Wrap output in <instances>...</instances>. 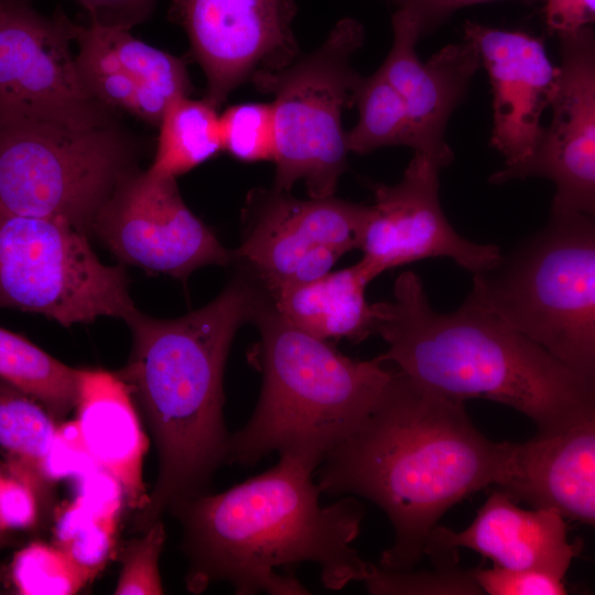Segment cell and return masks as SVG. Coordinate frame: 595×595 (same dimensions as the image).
Here are the masks:
<instances>
[{
	"label": "cell",
	"mask_w": 595,
	"mask_h": 595,
	"mask_svg": "<svg viewBox=\"0 0 595 595\" xmlns=\"http://www.w3.org/2000/svg\"><path fill=\"white\" fill-rule=\"evenodd\" d=\"M464 402L396 369L369 414L316 468L322 494L357 495L387 515L394 536L381 567L413 569L441 517L500 479L510 442L487 439Z\"/></svg>",
	"instance_id": "1"
},
{
	"label": "cell",
	"mask_w": 595,
	"mask_h": 595,
	"mask_svg": "<svg viewBox=\"0 0 595 595\" xmlns=\"http://www.w3.org/2000/svg\"><path fill=\"white\" fill-rule=\"evenodd\" d=\"M315 470L280 455L264 473L175 508L190 559L188 588L201 592L224 581L239 595H305L291 570L306 562L318 565L328 589L363 582L370 563L351 544L365 508L349 496L322 505Z\"/></svg>",
	"instance_id": "2"
},
{
	"label": "cell",
	"mask_w": 595,
	"mask_h": 595,
	"mask_svg": "<svg viewBox=\"0 0 595 595\" xmlns=\"http://www.w3.org/2000/svg\"><path fill=\"white\" fill-rule=\"evenodd\" d=\"M208 304L172 320L137 309L128 365L118 375L137 396L159 453V476L142 509L148 528L167 510L204 494L226 462L223 379L232 339L250 323L262 288L244 269Z\"/></svg>",
	"instance_id": "3"
},
{
	"label": "cell",
	"mask_w": 595,
	"mask_h": 595,
	"mask_svg": "<svg viewBox=\"0 0 595 595\" xmlns=\"http://www.w3.org/2000/svg\"><path fill=\"white\" fill-rule=\"evenodd\" d=\"M379 355L416 383L465 401L510 407L547 432L595 414L587 378L501 322L469 295L453 312L435 311L421 279L405 271L392 298L371 304Z\"/></svg>",
	"instance_id": "4"
},
{
	"label": "cell",
	"mask_w": 595,
	"mask_h": 595,
	"mask_svg": "<svg viewBox=\"0 0 595 595\" xmlns=\"http://www.w3.org/2000/svg\"><path fill=\"white\" fill-rule=\"evenodd\" d=\"M250 323L260 335L252 359L262 387L249 421L229 435L226 462L251 466L278 452L316 469L369 414L393 370L293 326L264 291Z\"/></svg>",
	"instance_id": "5"
},
{
	"label": "cell",
	"mask_w": 595,
	"mask_h": 595,
	"mask_svg": "<svg viewBox=\"0 0 595 595\" xmlns=\"http://www.w3.org/2000/svg\"><path fill=\"white\" fill-rule=\"evenodd\" d=\"M469 296L574 371L595 379L594 216L550 214L543 228L473 274Z\"/></svg>",
	"instance_id": "6"
},
{
	"label": "cell",
	"mask_w": 595,
	"mask_h": 595,
	"mask_svg": "<svg viewBox=\"0 0 595 595\" xmlns=\"http://www.w3.org/2000/svg\"><path fill=\"white\" fill-rule=\"evenodd\" d=\"M364 40L363 24L344 18L309 55L251 78L260 91L273 95L277 151L272 187L290 192L302 181L310 197L334 195L347 169L343 111L355 105L361 77L351 57Z\"/></svg>",
	"instance_id": "7"
},
{
	"label": "cell",
	"mask_w": 595,
	"mask_h": 595,
	"mask_svg": "<svg viewBox=\"0 0 595 595\" xmlns=\"http://www.w3.org/2000/svg\"><path fill=\"white\" fill-rule=\"evenodd\" d=\"M132 154L115 123L0 129V212L64 220L87 234L117 186L134 171Z\"/></svg>",
	"instance_id": "8"
},
{
	"label": "cell",
	"mask_w": 595,
	"mask_h": 595,
	"mask_svg": "<svg viewBox=\"0 0 595 595\" xmlns=\"http://www.w3.org/2000/svg\"><path fill=\"white\" fill-rule=\"evenodd\" d=\"M0 309L42 314L63 326L136 310L120 266L100 262L87 235L53 218L0 212Z\"/></svg>",
	"instance_id": "9"
},
{
	"label": "cell",
	"mask_w": 595,
	"mask_h": 595,
	"mask_svg": "<svg viewBox=\"0 0 595 595\" xmlns=\"http://www.w3.org/2000/svg\"><path fill=\"white\" fill-rule=\"evenodd\" d=\"M74 26L62 10L46 17L30 0H0V129L115 123L79 77Z\"/></svg>",
	"instance_id": "10"
},
{
	"label": "cell",
	"mask_w": 595,
	"mask_h": 595,
	"mask_svg": "<svg viewBox=\"0 0 595 595\" xmlns=\"http://www.w3.org/2000/svg\"><path fill=\"white\" fill-rule=\"evenodd\" d=\"M370 206L327 197L255 188L241 214V241L232 251L267 294L316 280L346 252L359 248Z\"/></svg>",
	"instance_id": "11"
},
{
	"label": "cell",
	"mask_w": 595,
	"mask_h": 595,
	"mask_svg": "<svg viewBox=\"0 0 595 595\" xmlns=\"http://www.w3.org/2000/svg\"><path fill=\"white\" fill-rule=\"evenodd\" d=\"M90 231L121 262L181 281L202 267L234 261L232 251L187 207L176 178L147 170L122 180Z\"/></svg>",
	"instance_id": "12"
},
{
	"label": "cell",
	"mask_w": 595,
	"mask_h": 595,
	"mask_svg": "<svg viewBox=\"0 0 595 595\" xmlns=\"http://www.w3.org/2000/svg\"><path fill=\"white\" fill-rule=\"evenodd\" d=\"M171 15L185 30L217 109L258 73L277 72L299 54L294 0H172Z\"/></svg>",
	"instance_id": "13"
},
{
	"label": "cell",
	"mask_w": 595,
	"mask_h": 595,
	"mask_svg": "<svg viewBox=\"0 0 595 595\" xmlns=\"http://www.w3.org/2000/svg\"><path fill=\"white\" fill-rule=\"evenodd\" d=\"M552 119L531 155L494 173L504 184L532 176L555 185L551 214H595V39L591 28L560 35Z\"/></svg>",
	"instance_id": "14"
},
{
	"label": "cell",
	"mask_w": 595,
	"mask_h": 595,
	"mask_svg": "<svg viewBox=\"0 0 595 595\" xmlns=\"http://www.w3.org/2000/svg\"><path fill=\"white\" fill-rule=\"evenodd\" d=\"M440 170L428 155L414 152L397 184L374 185L375 202L358 248L364 255L357 262L368 282L426 258H451L473 274L499 259L498 246L470 241L452 227L439 197Z\"/></svg>",
	"instance_id": "15"
},
{
	"label": "cell",
	"mask_w": 595,
	"mask_h": 595,
	"mask_svg": "<svg viewBox=\"0 0 595 595\" xmlns=\"http://www.w3.org/2000/svg\"><path fill=\"white\" fill-rule=\"evenodd\" d=\"M464 34L491 85L490 145L505 156L507 166L519 164L542 136L541 117L550 107L560 68L551 63L543 41L526 32L466 21Z\"/></svg>",
	"instance_id": "16"
},
{
	"label": "cell",
	"mask_w": 595,
	"mask_h": 595,
	"mask_svg": "<svg viewBox=\"0 0 595 595\" xmlns=\"http://www.w3.org/2000/svg\"><path fill=\"white\" fill-rule=\"evenodd\" d=\"M393 42L379 71L402 97L414 152L428 155L440 169L453 160L445 141L448 119L480 64L467 40L448 44L421 63L415 44L421 36L416 19L397 9L391 20Z\"/></svg>",
	"instance_id": "17"
},
{
	"label": "cell",
	"mask_w": 595,
	"mask_h": 595,
	"mask_svg": "<svg viewBox=\"0 0 595 595\" xmlns=\"http://www.w3.org/2000/svg\"><path fill=\"white\" fill-rule=\"evenodd\" d=\"M497 489L515 502L595 522V414L510 443Z\"/></svg>",
	"instance_id": "18"
},
{
	"label": "cell",
	"mask_w": 595,
	"mask_h": 595,
	"mask_svg": "<svg viewBox=\"0 0 595 595\" xmlns=\"http://www.w3.org/2000/svg\"><path fill=\"white\" fill-rule=\"evenodd\" d=\"M581 544L569 542L565 519L551 509H523L495 489L462 531L435 526L424 555L473 550L508 570H536L565 578Z\"/></svg>",
	"instance_id": "19"
},
{
	"label": "cell",
	"mask_w": 595,
	"mask_h": 595,
	"mask_svg": "<svg viewBox=\"0 0 595 595\" xmlns=\"http://www.w3.org/2000/svg\"><path fill=\"white\" fill-rule=\"evenodd\" d=\"M75 407L74 421L91 459L119 482L132 507L143 509L149 498L142 482L148 439L128 385L118 372L77 369Z\"/></svg>",
	"instance_id": "20"
},
{
	"label": "cell",
	"mask_w": 595,
	"mask_h": 595,
	"mask_svg": "<svg viewBox=\"0 0 595 595\" xmlns=\"http://www.w3.org/2000/svg\"><path fill=\"white\" fill-rule=\"evenodd\" d=\"M368 283L356 263L310 282L281 288L268 296L299 329L325 340L346 338L360 343L375 333L371 304L365 298Z\"/></svg>",
	"instance_id": "21"
},
{
	"label": "cell",
	"mask_w": 595,
	"mask_h": 595,
	"mask_svg": "<svg viewBox=\"0 0 595 595\" xmlns=\"http://www.w3.org/2000/svg\"><path fill=\"white\" fill-rule=\"evenodd\" d=\"M95 21L138 89L134 116L158 126L169 106L191 93L185 62L134 37L128 26Z\"/></svg>",
	"instance_id": "22"
},
{
	"label": "cell",
	"mask_w": 595,
	"mask_h": 595,
	"mask_svg": "<svg viewBox=\"0 0 595 595\" xmlns=\"http://www.w3.org/2000/svg\"><path fill=\"white\" fill-rule=\"evenodd\" d=\"M149 173L161 177L185 174L223 151L218 109L190 96L172 102L161 118Z\"/></svg>",
	"instance_id": "23"
},
{
	"label": "cell",
	"mask_w": 595,
	"mask_h": 595,
	"mask_svg": "<svg viewBox=\"0 0 595 595\" xmlns=\"http://www.w3.org/2000/svg\"><path fill=\"white\" fill-rule=\"evenodd\" d=\"M0 379L36 400L52 416H63L76 404L77 369L2 327Z\"/></svg>",
	"instance_id": "24"
},
{
	"label": "cell",
	"mask_w": 595,
	"mask_h": 595,
	"mask_svg": "<svg viewBox=\"0 0 595 595\" xmlns=\"http://www.w3.org/2000/svg\"><path fill=\"white\" fill-rule=\"evenodd\" d=\"M56 433L52 415L41 403L0 379V451L10 473L40 489L41 466Z\"/></svg>",
	"instance_id": "25"
},
{
	"label": "cell",
	"mask_w": 595,
	"mask_h": 595,
	"mask_svg": "<svg viewBox=\"0 0 595 595\" xmlns=\"http://www.w3.org/2000/svg\"><path fill=\"white\" fill-rule=\"evenodd\" d=\"M355 105L358 121L345 132L348 152L366 154L383 147H410V123L404 101L379 69L368 77H360Z\"/></svg>",
	"instance_id": "26"
},
{
	"label": "cell",
	"mask_w": 595,
	"mask_h": 595,
	"mask_svg": "<svg viewBox=\"0 0 595 595\" xmlns=\"http://www.w3.org/2000/svg\"><path fill=\"white\" fill-rule=\"evenodd\" d=\"M433 569L388 570L370 563L363 581L375 595H480L474 570L459 566L458 551L432 559Z\"/></svg>",
	"instance_id": "27"
},
{
	"label": "cell",
	"mask_w": 595,
	"mask_h": 595,
	"mask_svg": "<svg viewBox=\"0 0 595 595\" xmlns=\"http://www.w3.org/2000/svg\"><path fill=\"white\" fill-rule=\"evenodd\" d=\"M119 515L98 513L75 498L57 515L56 545L91 580L107 563Z\"/></svg>",
	"instance_id": "28"
},
{
	"label": "cell",
	"mask_w": 595,
	"mask_h": 595,
	"mask_svg": "<svg viewBox=\"0 0 595 595\" xmlns=\"http://www.w3.org/2000/svg\"><path fill=\"white\" fill-rule=\"evenodd\" d=\"M10 576L22 595H71L90 581L57 545L39 541L14 554Z\"/></svg>",
	"instance_id": "29"
},
{
	"label": "cell",
	"mask_w": 595,
	"mask_h": 595,
	"mask_svg": "<svg viewBox=\"0 0 595 595\" xmlns=\"http://www.w3.org/2000/svg\"><path fill=\"white\" fill-rule=\"evenodd\" d=\"M223 151L245 162L274 161L277 132L272 104L246 102L219 115Z\"/></svg>",
	"instance_id": "30"
},
{
	"label": "cell",
	"mask_w": 595,
	"mask_h": 595,
	"mask_svg": "<svg viewBox=\"0 0 595 595\" xmlns=\"http://www.w3.org/2000/svg\"><path fill=\"white\" fill-rule=\"evenodd\" d=\"M164 541L165 530L160 519L145 529L142 538L129 545L123 556L115 594L159 595L164 593L159 571V558Z\"/></svg>",
	"instance_id": "31"
},
{
	"label": "cell",
	"mask_w": 595,
	"mask_h": 595,
	"mask_svg": "<svg viewBox=\"0 0 595 595\" xmlns=\"http://www.w3.org/2000/svg\"><path fill=\"white\" fill-rule=\"evenodd\" d=\"M474 577L484 594L489 595H564V578L536 570H508L494 565L475 569Z\"/></svg>",
	"instance_id": "32"
},
{
	"label": "cell",
	"mask_w": 595,
	"mask_h": 595,
	"mask_svg": "<svg viewBox=\"0 0 595 595\" xmlns=\"http://www.w3.org/2000/svg\"><path fill=\"white\" fill-rule=\"evenodd\" d=\"M98 467L86 451L75 421L57 428L54 442L41 466L43 480L78 477Z\"/></svg>",
	"instance_id": "33"
},
{
	"label": "cell",
	"mask_w": 595,
	"mask_h": 595,
	"mask_svg": "<svg viewBox=\"0 0 595 595\" xmlns=\"http://www.w3.org/2000/svg\"><path fill=\"white\" fill-rule=\"evenodd\" d=\"M39 489L7 470L0 478V524L4 530H26L37 521Z\"/></svg>",
	"instance_id": "34"
},
{
	"label": "cell",
	"mask_w": 595,
	"mask_h": 595,
	"mask_svg": "<svg viewBox=\"0 0 595 595\" xmlns=\"http://www.w3.org/2000/svg\"><path fill=\"white\" fill-rule=\"evenodd\" d=\"M548 30L560 35L591 28L595 21V0H543Z\"/></svg>",
	"instance_id": "35"
},
{
	"label": "cell",
	"mask_w": 595,
	"mask_h": 595,
	"mask_svg": "<svg viewBox=\"0 0 595 595\" xmlns=\"http://www.w3.org/2000/svg\"><path fill=\"white\" fill-rule=\"evenodd\" d=\"M89 18L108 25L131 28L144 20L156 0H76Z\"/></svg>",
	"instance_id": "36"
},
{
	"label": "cell",
	"mask_w": 595,
	"mask_h": 595,
	"mask_svg": "<svg viewBox=\"0 0 595 595\" xmlns=\"http://www.w3.org/2000/svg\"><path fill=\"white\" fill-rule=\"evenodd\" d=\"M496 0H394L399 9L409 11L418 21L421 36L439 25L455 10ZM533 3L543 0H519Z\"/></svg>",
	"instance_id": "37"
},
{
	"label": "cell",
	"mask_w": 595,
	"mask_h": 595,
	"mask_svg": "<svg viewBox=\"0 0 595 595\" xmlns=\"http://www.w3.org/2000/svg\"><path fill=\"white\" fill-rule=\"evenodd\" d=\"M4 531H6V530H4V529L1 527V524H0V537H1V534H2Z\"/></svg>",
	"instance_id": "38"
},
{
	"label": "cell",
	"mask_w": 595,
	"mask_h": 595,
	"mask_svg": "<svg viewBox=\"0 0 595 595\" xmlns=\"http://www.w3.org/2000/svg\"><path fill=\"white\" fill-rule=\"evenodd\" d=\"M2 474H3V473H2V470H1V468H0V478H1Z\"/></svg>",
	"instance_id": "39"
},
{
	"label": "cell",
	"mask_w": 595,
	"mask_h": 595,
	"mask_svg": "<svg viewBox=\"0 0 595 595\" xmlns=\"http://www.w3.org/2000/svg\"><path fill=\"white\" fill-rule=\"evenodd\" d=\"M392 1H394V0H392Z\"/></svg>",
	"instance_id": "40"
}]
</instances>
